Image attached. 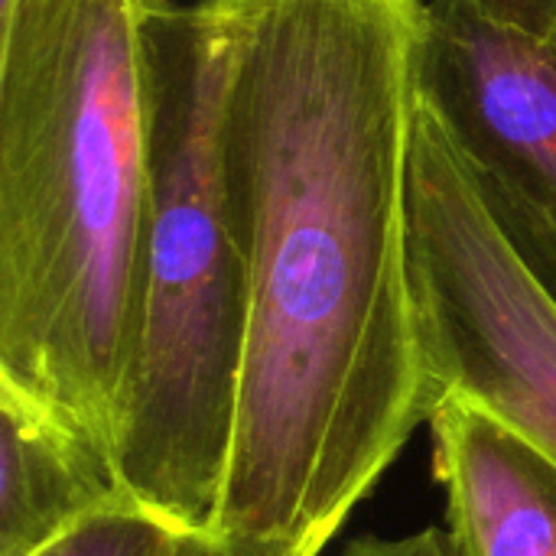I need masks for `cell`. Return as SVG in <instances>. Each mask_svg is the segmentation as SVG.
I'll return each mask as SVG.
<instances>
[{"mask_svg": "<svg viewBox=\"0 0 556 556\" xmlns=\"http://www.w3.org/2000/svg\"><path fill=\"white\" fill-rule=\"evenodd\" d=\"M420 98L556 296V0H427Z\"/></svg>", "mask_w": 556, "mask_h": 556, "instance_id": "obj_5", "label": "cell"}, {"mask_svg": "<svg viewBox=\"0 0 556 556\" xmlns=\"http://www.w3.org/2000/svg\"><path fill=\"white\" fill-rule=\"evenodd\" d=\"M427 424L456 556H556V456L463 394Z\"/></svg>", "mask_w": 556, "mask_h": 556, "instance_id": "obj_6", "label": "cell"}, {"mask_svg": "<svg viewBox=\"0 0 556 556\" xmlns=\"http://www.w3.org/2000/svg\"><path fill=\"white\" fill-rule=\"evenodd\" d=\"M121 502L104 437L0 388V556H33Z\"/></svg>", "mask_w": 556, "mask_h": 556, "instance_id": "obj_7", "label": "cell"}, {"mask_svg": "<svg viewBox=\"0 0 556 556\" xmlns=\"http://www.w3.org/2000/svg\"><path fill=\"white\" fill-rule=\"evenodd\" d=\"M407 208L427 414L433 397L463 394L556 456V296L505 238L424 98Z\"/></svg>", "mask_w": 556, "mask_h": 556, "instance_id": "obj_4", "label": "cell"}, {"mask_svg": "<svg viewBox=\"0 0 556 556\" xmlns=\"http://www.w3.org/2000/svg\"><path fill=\"white\" fill-rule=\"evenodd\" d=\"M16 7H20V0H0V23H7L16 13Z\"/></svg>", "mask_w": 556, "mask_h": 556, "instance_id": "obj_12", "label": "cell"}, {"mask_svg": "<svg viewBox=\"0 0 556 556\" xmlns=\"http://www.w3.org/2000/svg\"><path fill=\"white\" fill-rule=\"evenodd\" d=\"M147 192L130 0H20L0 23V388L108 443Z\"/></svg>", "mask_w": 556, "mask_h": 556, "instance_id": "obj_2", "label": "cell"}, {"mask_svg": "<svg viewBox=\"0 0 556 556\" xmlns=\"http://www.w3.org/2000/svg\"><path fill=\"white\" fill-rule=\"evenodd\" d=\"M182 556H319L287 541H254L228 534H192Z\"/></svg>", "mask_w": 556, "mask_h": 556, "instance_id": "obj_10", "label": "cell"}, {"mask_svg": "<svg viewBox=\"0 0 556 556\" xmlns=\"http://www.w3.org/2000/svg\"><path fill=\"white\" fill-rule=\"evenodd\" d=\"M176 7V0H130V10L137 16V23H147L160 13H169Z\"/></svg>", "mask_w": 556, "mask_h": 556, "instance_id": "obj_11", "label": "cell"}, {"mask_svg": "<svg viewBox=\"0 0 556 556\" xmlns=\"http://www.w3.org/2000/svg\"><path fill=\"white\" fill-rule=\"evenodd\" d=\"M150 192L137 306L111 410L124 495L186 534H212L238 424L248 274L222 176L231 0L140 23Z\"/></svg>", "mask_w": 556, "mask_h": 556, "instance_id": "obj_3", "label": "cell"}, {"mask_svg": "<svg viewBox=\"0 0 556 556\" xmlns=\"http://www.w3.org/2000/svg\"><path fill=\"white\" fill-rule=\"evenodd\" d=\"M427 0H231L222 176L248 274L212 534L323 554L427 420L410 150Z\"/></svg>", "mask_w": 556, "mask_h": 556, "instance_id": "obj_1", "label": "cell"}, {"mask_svg": "<svg viewBox=\"0 0 556 556\" xmlns=\"http://www.w3.org/2000/svg\"><path fill=\"white\" fill-rule=\"evenodd\" d=\"M192 534L173 528L153 511L121 502L46 544L33 556H182Z\"/></svg>", "mask_w": 556, "mask_h": 556, "instance_id": "obj_8", "label": "cell"}, {"mask_svg": "<svg viewBox=\"0 0 556 556\" xmlns=\"http://www.w3.org/2000/svg\"><path fill=\"white\" fill-rule=\"evenodd\" d=\"M339 556H456L450 534L440 528H424L410 534H365L345 544Z\"/></svg>", "mask_w": 556, "mask_h": 556, "instance_id": "obj_9", "label": "cell"}]
</instances>
